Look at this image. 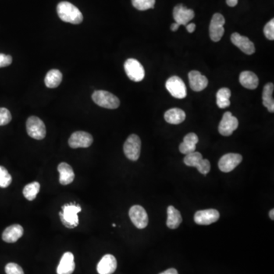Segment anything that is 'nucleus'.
Returning <instances> with one entry per match:
<instances>
[{
    "mask_svg": "<svg viewBox=\"0 0 274 274\" xmlns=\"http://www.w3.org/2000/svg\"><path fill=\"white\" fill-rule=\"evenodd\" d=\"M179 27H180V25L175 22V23L172 24V26H171V30H172V31H176V30L179 29Z\"/></svg>",
    "mask_w": 274,
    "mask_h": 274,
    "instance_id": "58836bf2",
    "label": "nucleus"
},
{
    "mask_svg": "<svg viewBox=\"0 0 274 274\" xmlns=\"http://www.w3.org/2000/svg\"><path fill=\"white\" fill-rule=\"evenodd\" d=\"M40 183L38 182H32L26 185L23 189V195L29 201H32L37 197L40 191Z\"/></svg>",
    "mask_w": 274,
    "mask_h": 274,
    "instance_id": "c85d7f7f",
    "label": "nucleus"
},
{
    "mask_svg": "<svg viewBox=\"0 0 274 274\" xmlns=\"http://www.w3.org/2000/svg\"><path fill=\"white\" fill-rule=\"evenodd\" d=\"M198 136L196 133H188L184 136L183 141L179 146V150L182 154L188 155L190 153L195 152L196 145L198 143Z\"/></svg>",
    "mask_w": 274,
    "mask_h": 274,
    "instance_id": "412c9836",
    "label": "nucleus"
},
{
    "mask_svg": "<svg viewBox=\"0 0 274 274\" xmlns=\"http://www.w3.org/2000/svg\"><path fill=\"white\" fill-rule=\"evenodd\" d=\"M242 162H243V156L240 154L228 153L224 155L219 160V170L225 173L231 172Z\"/></svg>",
    "mask_w": 274,
    "mask_h": 274,
    "instance_id": "ddd939ff",
    "label": "nucleus"
},
{
    "mask_svg": "<svg viewBox=\"0 0 274 274\" xmlns=\"http://www.w3.org/2000/svg\"><path fill=\"white\" fill-rule=\"evenodd\" d=\"M239 0H226V3L229 6L235 7L237 5Z\"/></svg>",
    "mask_w": 274,
    "mask_h": 274,
    "instance_id": "4c0bfd02",
    "label": "nucleus"
},
{
    "mask_svg": "<svg viewBox=\"0 0 274 274\" xmlns=\"http://www.w3.org/2000/svg\"><path fill=\"white\" fill-rule=\"evenodd\" d=\"M239 82L243 87L246 88L247 90H255L258 86L259 79L257 75L251 71H244L241 72L239 76Z\"/></svg>",
    "mask_w": 274,
    "mask_h": 274,
    "instance_id": "4be33fe9",
    "label": "nucleus"
},
{
    "mask_svg": "<svg viewBox=\"0 0 274 274\" xmlns=\"http://www.w3.org/2000/svg\"><path fill=\"white\" fill-rule=\"evenodd\" d=\"M186 28H187V31H188L189 33H193V32L195 30L196 25L194 23L187 24V26H186Z\"/></svg>",
    "mask_w": 274,
    "mask_h": 274,
    "instance_id": "c9c22d12",
    "label": "nucleus"
},
{
    "mask_svg": "<svg viewBox=\"0 0 274 274\" xmlns=\"http://www.w3.org/2000/svg\"><path fill=\"white\" fill-rule=\"evenodd\" d=\"M159 274H179V273L175 268H171V269L167 270V271H164V272L161 273Z\"/></svg>",
    "mask_w": 274,
    "mask_h": 274,
    "instance_id": "e433bc0d",
    "label": "nucleus"
},
{
    "mask_svg": "<svg viewBox=\"0 0 274 274\" xmlns=\"http://www.w3.org/2000/svg\"><path fill=\"white\" fill-rule=\"evenodd\" d=\"M269 215H270V218H271V219H272V220H274V209H272V210H271V211H270Z\"/></svg>",
    "mask_w": 274,
    "mask_h": 274,
    "instance_id": "ea45409f",
    "label": "nucleus"
},
{
    "mask_svg": "<svg viewBox=\"0 0 274 274\" xmlns=\"http://www.w3.org/2000/svg\"><path fill=\"white\" fill-rule=\"evenodd\" d=\"M231 91L228 88H222L216 94L217 106L221 109L230 106Z\"/></svg>",
    "mask_w": 274,
    "mask_h": 274,
    "instance_id": "cd10ccee",
    "label": "nucleus"
},
{
    "mask_svg": "<svg viewBox=\"0 0 274 274\" xmlns=\"http://www.w3.org/2000/svg\"><path fill=\"white\" fill-rule=\"evenodd\" d=\"M173 17L175 22L180 26H187L194 18V12L182 4H179L174 8Z\"/></svg>",
    "mask_w": 274,
    "mask_h": 274,
    "instance_id": "dca6fc26",
    "label": "nucleus"
},
{
    "mask_svg": "<svg viewBox=\"0 0 274 274\" xmlns=\"http://www.w3.org/2000/svg\"><path fill=\"white\" fill-rule=\"evenodd\" d=\"M24 229L22 225L19 224L10 225L4 230L2 233V240L7 243H16L22 236H23Z\"/></svg>",
    "mask_w": 274,
    "mask_h": 274,
    "instance_id": "aec40b11",
    "label": "nucleus"
},
{
    "mask_svg": "<svg viewBox=\"0 0 274 274\" xmlns=\"http://www.w3.org/2000/svg\"><path fill=\"white\" fill-rule=\"evenodd\" d=\"M60 173V183L62 185H67L72 183L75 179V174L72 167L66 162H62L58 165Z\"/></svg>",
    "mask_w": 274,
    "mask_h": 274,
    "instance_id": "5701e85b",
    "label": "nucleus"
},
{
    "mask_svg": "<svg viewBox=\"0 0 274 274\" xmlns=\"http://www.w3.org/2000/svg\"><path fill=\"white\" fill-rule=\"evenodd\" d=\"M264 35L268 40L274 41V19H271L269 22L267 23L264 29Z\"/></svg>",
    "mask_w": 274,
    "mask_h": 274,
    "instance_id": "473e14b6",
    "label": "nucleus"
},
{
    "mask_svg": "<svg viewBox=\"0 0 274 274\" xmlns=\"http://www.w3.org/2000/svg\"><path fill=\"white\" fill-rule=\"evenodd\" d=\"M129 215L133 225L137 229H143L147 227L149 223V217L147 211L141 206H133L129 211Z\"/></svg>",
    "mask_w": 274,
    "mask_h": 274,
    "instance_id": "9d476101",
    "label": "nucleus"
},
{
    "mask_svg": "<svg viewBox=\"0 0 274 274\" xmlns=\"http://www.w3.org/2000/svg\"><path fill=\"white\" fill-rule=\"evenodd\" d=\"M186 114L180 108H172L165 114V122L171 124H179L184 122Z\"/></svg>",
    "mask_w": 274,
    "mask_h": 274,
    "instance_id": "b1692460",
    "label": "nucleus"
},
{
    "mask_svg": "<svg viewBox=\"0 0 274 274\" xmlns=\"http://www.w3.org/2000/svg\"><path fill=\"white\" fill-rule=\"evenodd\" d=\"M239 126V121L232 113L227 111L224 114L222 121L219 125V132L222 136H229L237 130Z\"/></svg>",
    "mask_w": 274,
    "mask_h": 274,
    "instance_id": "f8f14e48",
    "label": "nucleus"
},
{
    "mask_svg": "<svg viewBox=\"0 0 274 274\" xmlns=\"http://www.w3.org/2000/svg\"><path fill=\"white\" fill-rule=\"evenodd\" d=\"M12 62V58L10 55L0 54V68L9 66Z\"/></svg>",
    "mask_w": 274,
    "mask_h": 274,
    "instance_id": "f704fd0d",
    "label": "nucleus"
},
{
    "mask_svg": "<svg viewBox=\"0 0 274 274\" xmlns=\"http://www.w3.org/2000/svg\"><path fill=\"white\" fill-rule=\"evenodd\" d=\"M165 87L174 98L182 99L187 96L186 85L179 76H174L169 78L165 83Z\"/></svg>",
    "mask_w": 274,
    "mask_h": 274,
    "instance_id": "6e6552de",
    "label": "nucleus"
},
{
    "mask_svg": "<svg viewBox=\"0 0 274 274\" xmlns=\"http://www.w3.org/2000/svg\"><path fill=\"white\" fill-rule=\"evenodd\" d=\"M82 208L76 204H65L62 207V212L60 213V217L62 223L68 229H74L79 225L78 213L81 212Z\"/></svg>",
    "mask_w": 274,
    "mask_h": 274,
    "instance_id": "f03ea898",
    "label": "nucleus"
},
{
    "mask_svg": "<svg viewBox=\"0 0 274 274\" xmlns=\"http://www.w3.org/2000/svg\"><path fill=\"white\" fill-rule=\"evenodd\" d=\"M132 4L136 9L146 11L154 8L155 0H132Z\"/></svg>",
    "mask_w": 274,
    "mask_h": 274,
    "instance_id": "c756f323",
    "label": "nucleus"
},
{
    "mask_svg": "<svg viewBox=\"0 0 274 274\" xmlns=\"http://www.w3.org/2000/svg\"><path fill=\"white\" fill-rule=\"evenodd\" d=\"M183 162L189 167H195L200 173L206 175L211 171V162L209 160L204 159L203 155L198 152H193L188 155H186Z\"/></svg>",
    "mask_w": 274,
    "mask_h": 274,
    "instance_id": "20e7f679",
    "label": "nucleus"
},
{
    "mask_svg": "<svg viewBox=\"0 0 274 274\" xmlns=\"http://www.w3.org/2000/svg\"><path fill=\"white\" fill-rule=\"evenodd\" d=\"M189 83L191 90L194 91H201L208 86V79L199 71H190L188 74Z\"/></svg>",
    "mask_w": 274,
    "mask_h": 274,
    "instance_id": "f3484780",
    "label": "nucleus"
},
{
    "mask_svg": "<svg viewBox=\"0 0 274 274\" xmlns=\"http://www.w3.org/2000/svg\"><path fill=\"white\" fill-rule=\"evenodd\" d=\"M225 21L223 15L220 13L214 14L210 25V36L211 40L214 42H218L220 41L222 36H223L225 29L224 25Z\"/></svg>",
    "mask_w": 274,
    "mask_h": 274,
    "instance_id": "1a4fd4ad",
    "label": "nucleus"
},
{
    "mask_svg": "<svg viewBox=\"0 0 274 274\" xmlns=\"http://www.w3.org/2000/svg\"><path fill=\"white\" fill-rule=\"evenodd\" d=\"M118 262L115 256L106 254L101 258L97 266V271L99 274H112L116 271Z\"/></svg>",
    "mask_w": 274,
    "mask_h": 274,
    "instance_id": "a211bd4d",
    "label": "nucleus"
},
{
    "mask_svg": "<svg viewBox=\"0 0 274 274\" xmlns=\"http://www.w3.org/2000/svg\"><path fill=\"white\" fill-rule=\"evenodd\" d=\"M75 268L74 255L71 252H66L60 261L57 273L58 274H72L74 272Z\"/></svg>",
    "mask_w": 274,
    "mask_h": 274,
    "instance_id": "6ab92c4d",
    "label": "nucleus"
},
{
    "mask_svg": "<svg viewBox=\"0 0 274 274\" xmlns=\"http://www.w3.org/2000/svg\"><path fill=\"white\" fill-rule=\"evenodd\" d=\"M28 134L34 140H41L46 136V126L40 118L31 116L26 122Z\"/></svg>",
    "mask_w": 274,
    "mask_h": 274,
    "instance_id": "423d86ee",
    "label": "nucleus"
},
{
    "mask_svg": "<svg viewBox=\"0 0 274 274\" xmlns=\"http://www.w3.org/2000/svg\"><path fill=\"white\" fill-rule=\"evenodd\" d=\"M231 41L234 45L239 47L241 51L247 55H251L255 52L254 43L245 36L241 35L239 33H233L231 36Z\"/></svg>",
    "mask_w": 274,
    "mask_h": 274,
    "instance_id": "2eb2a0df",
    "label": "nucleus"
},
{
    "mask_svg": "<svg viewBox=\"0 0 274 274\" xmlns=\"http://www.w3.org/2000/svg\"><path fill=\"white\" fill-rule=\"evenodd\" d=\"M112 226L113 227H115V226H116V225H115V224H113Z\"/></svg>",
    "mask_w": 274,
    "mask_h": 274,
    "instance_id": "a19ab883",
    "label": "nucleus"
},
{
    "mask_svg": "<svg viewBox=\"0 0 274 274\" xmlns=\"http://www.w3.org/2000/svg\"><path fill=\"white\" fill-rule=\"evenodd\" d=\"M274 86L273 83H269L265 85L263 90L262 99L264 106L268 108L269 112H274V100L273 98Z\"/></svg>",
    "mask_w": 274,
    "mask_h": 274,
    "instance_id": "a878e982",
    "label": "nucleus"
},
{
    "mask_svg": "<svg viewBox=\"0 0 274 274\" xmlns=\"http://www.w3.org/2000/svg\"><path fill=\"white\" fill-rule=\"evenodd\" d=\"M94 102L101 108L116 109L120 106L119 98L109 91L99 90L95 91L91 96Z\"/></svg>",
    "mask_w": 274,
    "mask_h": 274,
    "instance_id": "7ed1b4c3",
    "label": "nucleus"
},
{
    "mask_svg": "<svg viewBox=\"0 0 274 274\" xmlns=\"http://www.w3.org/2000/svg\"><path fill=\"white\" fill-rule=\"evenodd\" d=\"M12 115L10 111L5 108H0V126H5L10 123Z\"/></svg>",
    "mask_w": 274,
    "mask_h": 274,
    "instance_id": "2f4dec72",
    "label": "nucleus"
},
{
    "mask_svg": "<svg viewBox=\"0 0 274 274\" xmlns=\"http://www.w3.org/2000/svg\"><path fill=\"white\" fill-rule=\"evenodd\" d=\"M168 219H167V226L169 229H175L179 227L182 222V217L181 213L173 206H169L167 210Z\"/></svg>",
    "mask_w": 274,
    "mask_h": 274,
    "instance_id": "393cba45",
    "label": "nucleus"
},
{
    "mask_svg": "<svg viewBox=\"0 0 274 274\" xmlns=\"http://www.w3.org/2000/svg\"><path fill=\"white\" fill-rule=\"evenodd\" d=\"M219 219V211L214 209L199 211L194 215V221L198 225H208L217 222Z\"/></svg>",
    "mask_w": 274,
    "mask_h": 274,
    "instance_id": "4468645a",
    "label": "nucleus"
},
{
    "mask_svg": "<svg viewBox=\"0 0 274 274\" xmlns=\"http://www.w3.org/2000/svg\"><path fill=\"white\" fill-rule=\"evenodd\" d=\"M5 271L6 274H25L20 266L15 263H9L7 264Z\"/></svg>",
    "mask_w": 274,
    "mask_h": 274,
    "instance_id": "72a5a7b5",
    "label": "nucleus"
},
{
    "mask_svg": "<svg viewBox=\"0 0 274 274\" xmlns=\"http://www.w3.org/2000/svg\"><path fill=\"white\" fill-rule=\"evenodd\" d=\"M62 80V75L58 69H51L47 72L44 79L46 86L50 89H54L61 85Z\"/></svg>",
    "mask_w": 274,
    "mask_h": 274,
    "instance_id": "bb28decb",
    "label": "nucleus"
},
{
    "mask_svg": "<svg viewBox=\"0 0 274 274\" xmlns=\"http://www.w3.org/2000/svg\"><path fill=\"white\" fill-rule=\"evenodd\" d=\"M68 143L69 147L72 149L88 148L92 144L93 137L87 132H75L71 135Z\"/></svg>",
    "mask_w": 274,
    "mask_h": 274,
    "instance_id": "9b49d317",
    "label": "nucleus"
},
{
    "mask_svg": "<svg viewBox=\"0 0 274 274\" xmlns=\"http://www.w3.org/2000/svg\"><path fill=\"white\" fill-rule=\"evenodd\" d=\"M123 152L128 159L137 161L141 152V140L137 135L131 134L123 145Z\"/></svg>",
    "mask_w": 274,
    "mask_h": 274,
    "instance_id": "39448f33",
    "label": "nucleus"
},
{
    "mask_svg": "<svg viewBox=\"0 0 274 274\" xmlns=\"http://www.w3.org/2000/svg\"><path fill=\"white\" fill-rule=\"evenodd\" d=\"M60 19L67 23L79 25L83 21V15L76 5L69 2H60L57 7Z\"/></svg>",
    "mask_w": 274,
    "mask_h": 274,
    "instance_id": "f257e3e1",
    "label": "nucleus"
},
{
    "mask_svg": "<svg viewBox=\"0 0 274 274\" xmlns=\"http://www.w3.org/2000/svg\"><path fill=\"white\" fill-rule=\"evenodd\" d=\"M124 69L126 76L133 82H140L144 79L145 69L143 65L137 60H126L124 63Z\"/></svg>",
    "mask_w": 274,
    "mask_h": 274,
    "instance_id": "0eeeda50",
    "label": "nucleus"
},
{
    "mask_svg": "<svg viewBox=\"0 0 274 274\" xmlns=\"http://www.w3.org/2000/svg\"><path fill=\"white\" fill-rule=\"evenodd\" d=\"M12 176L6 168L0 166V187L6 188L12 183Z\"/></svg>",
    "mask_w": 274,
    "mask_h": 274,
    "instance_id": "7c9ffc66",
    "label": "nucleus"
}]
</instances>
